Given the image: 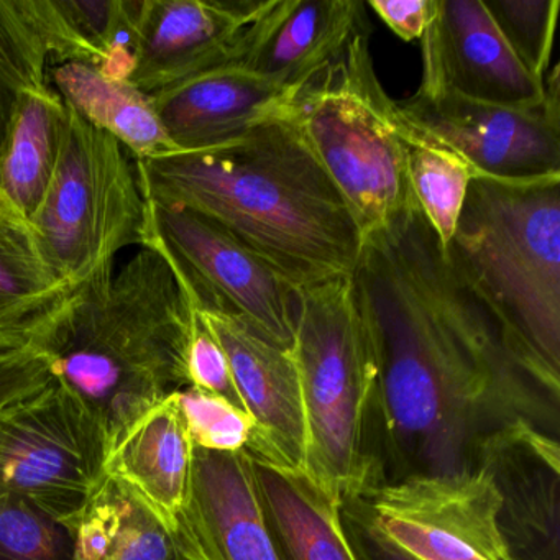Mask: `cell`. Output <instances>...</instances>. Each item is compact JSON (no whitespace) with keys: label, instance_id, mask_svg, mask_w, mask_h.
<instances>
[{"label":"cell","instance_id":"obj_1","mask_svg":"<svg viewBox=\"0 0 560 560\" xmlns=\"http://www.w3.org/2000/svg\"><path fill=\"white\" fill-rule=\"evenodd\" d=\"M350 283L372 355L362 493L474 474L488 435L514 419L557 438L559 398L527 369L419 206L363 235Z\"/></svg>","mask_w":560,"mask_h":560},{"label":"cell","instance_id":"obj_2","mask_svg":"<svg viewBox=\"0 0 560 560\" xmlns=\"http://www.w3.org/2000/svg\"><path fill=\"white\" fill-rule=\"evenodd\" d=\"M149 201L195 212L296 291L352 277L362 232L293 116L228 145L136 162Z\"/></svg>","mask_w":560,"mask_h":560},{"label":"cell","instance_id":"obj_3","mask_svg":"<svg viewBox=\"0 0 560 560\" xmlns=\"http://www.w3.org/2000/svg\"><path fill=\"white\" fill-rule=\"evenodd\" d=\"M196 307L149 247L84 284L42 336L55 378L103 422L110 452L150 409L188 388Z\"/></svg>","mask_w":560,"mask_h":560},{"label":"cell","instance_id":"obj_4","mask_svg":"<svg viewBox=\"0 0 560 560\" xmlns=\"http://www.w3.org/2000/svg\"><path fill=\"white\" fill-rule=\"evenodd\" d=\"M445 250L537 382L560 398V176H475Z\"/></svg>","mask_w":560,"mask_h":560},{"label":"cell","instance_id":"obj_5","mask_svg":"<svg viewBox=\"0 0 560 560\" xmlns=\"http://www.w3.org/2000/svg\"><path fill=\"white\" fill-rule=\"evenodd\" d=\"M370 35L369 21L339 60L298 96L293 110L362 237L418 206L406 165L405 120L376 77Z\"/></svg>","mask_w":560,"mask_h":560},{"label":"cell","instance_id":"obj_6","mask_svg":"<svg viewBox=\"0 0 560 560\" xmlns=\"http://www.w3.org/2000/svg\"><path fill=\"white\" fill-rule=\"evenodd\" d=\"M291 352L306 419V474L339 501L359 497L372 355L350 278L298 291Z\"/></svg>","mask_w":560,"mask_h":560},{"label":"cell","instance_id":"obj_7","mask_svg":"<svg viewBox=\"0 0 560 560\" xmlns=\"http://www.w3.org/2000/svg\"><path fill=\"white\" fill-rule=\"evenodd\" d=\"M147 199L127 150L67 104L60 152L31 222L61 280L84 287L142 245Z\"/></svg>","mask_w":560,"mask_h":560},{"label":"cell","instance_id":"obj_8","mask_svg":"<svg viewBox=\"0 0 560 560\" xmlns=\"http://www.w3.org/2000/svg\"><path fill=\"white\" fill-rule=\"evenodd\" d=\"M109 455L103 422L55 378L0 412V501L21 498L67 526L106 480Z\"/></svg>","mask_w":560,"mask_h":560},{"label":"cell","instance_id":"obj_9","mask_svg":"<svg viewBox=\"0 0 560 560\" xmlns=\"http://www.w3.org/2000/svg\"><path fill=\"white\" fill-rule=\"evenodd\" d=\"M168 261L192 306L228 314L293 349L298 291L229 232L208 219L147 199L142 245Z\"/></svg>","mask_w":560,"mask_h":560},{"label":"cell","instance_id":"obj_10","mask_svg":"<svg viewBox=\"0 0 560 560\" xmlns=\"http://www.w3.org/2000/svg\"><path fill=\"white\" fill-rule=\"evenodd\" d=\"M540 106L503 107L447 91H416L398 101L402 116L464 159L478 176L527 182L560 176L559 65L544 78Z\"/></svg>","mask_w":560,"mask_h":560},{"label":"cell","instance_id":"obj_11","mask_svg":"<svg viewBox=\"0 0 560 560\" xmlns=\"http://www.w3.org/2000/svg\"><path fill=\"white\" fill-rule=\"evenodd\" d=\"M378 529L418 560H514L500 498L481 471L419 477L360 494Z\"/></svg>","mask_w":560,"mask_h":560},{"label":"cell","instance_id":"obj_12","mask_svg":"<svg viewBox=\"0 0 560 560\" xmlns=\"http://www.w3.org/2000/svg\"><path fill=\"white\" fill-rule=\"evenodd\" d=\"M419 91H447L503 107H537L546 84L523 67L491 21L481 0H432L421 38Z\"/></svg>","mask_w":560,"mask_h":560},{"label":"cell","instance_id":"obj_13","mask_svg":"<svg viewBox=\"0 0 560 560\" xmlns=\"http://www.w3.org/2000/svg\"><path fill=\"white\" fill-rule=\"evenodd\" d=\"M270 0H143L129 83L152 94L237 60Z\"/></svg>","mask_w":560,"mask_h":560},{"label":"cell","instance_id":"obj_14","mask_svg":"<svg viewBox=\"0 0 560 560\" xmlns=\"http://www.w3.org/2000/svg\"><path fill=\"white\" fill-rule=\"evenodd\" d=\"M198 313L224 349L235 388L254 424L245 451L281 470L306 474V419L293 352L238 317Z\"/></svg>","mask_w":560,"mask_h":560},{"label":"cell","instance_id":"obj_15","mask_svg":"<svg viewBox=\"0 0 560 560\" xmlns=\"http://www.w3.org/2000/svg\"><path fill=\"white\" fill-rule=\"evenodd\" d=\"M477 471L500 498L498 526L514 560H560V448L556 435L514 419L488 435Z\"/></svg>","mask_w":560,"mask_h":560},{"label":"cell","instance_id":"obj_16","mask_svg":"<svg viewBox=\"0 0 560 560\" xmlns=\"http://www.w3.org/2000/svg\"><path fill=\"white\" fill-rule=\"evenodd\" d=\"M366 22L360 0H270L234 63L298 100Z\"/></svg>","mask_w":560,"mask_h":560},{"label":"cell","instance_id":"obj_17","mask_svg":"<svg viewBox=\"0 0 560 560\" xmlns=\"http://www.w3.org/2000/svg\"><path fill=\"white\" fill-rule=\"evenodd\" d=\"M150 97L176 152L228 145L264 124L293 116L296 103L293 94L234 61Z\"/></svg>","mask_w":560,"mask_h":560},{"label":"cell","instance_id":"obj_18","mask_svg":"<svg viewBox=\"0 0 560 560\" xmlns=\"http://www.w3.org/2000/svg\"><path fill=\"white\" fill-rule=\"evenodd\" d=\"M179 526L205 560H283L247 451L192 447L191 480Z\"/></svg>","mask_w":560,"mask_h":560},{"label":"cell","instance_id":"obj_19","mask_svg":"<svg viewBox=\"0 0 560 560\" xmlns=\"http://www.w3.org/2000/svg\"><path fill=\"white\" fill-rule=\"evenodd\" d=\"M67 527L77 560H205L182 526L109 474Z\"/></svg>","mask_w":560,"mask_h":560},{"label":"cell","instance_id":"obj_20","mask_svg":"<svg viewBox=\"0 0 560 560\" xmlns=\"http://www.w3.org/2000/svg\"><path fill=\"white\" fill-rule=\"evenodd\" d=\"M192 444L175 395L139 419L107 462V474L120 478L149 501L173 526L188 498Z\"/></svg>","mask_w":560,"mask_h":560},{"label":"cell","instance_id":"obj_21","mask_svg":"<svg viewBox=\"0 0 560 560\" xmlns=\"http://www.w3.org/2000/svg\"><path fill=\"white\" fill-rule=\"evenodd\" d=\"M254 470L283 560H359L343 529L340 501L329 491L304 471L281 470L257 458Z\"/></svg>","mask_w":560,"mask_h":560},{"label":"cell","instance_id":"obj_22","mask_svg":"<svg viewBox=\"0 0 560 560\" xmlns=\"http://www.w3.org/2000/svg\"><path fill=\"white\" fill-rule=\"evenodd\" d=\"M81 290L61 280L31 218L0 191V327L50 319Z\"/></svg>","mask_w":560,"mask_h":560},{"label":"cell","instance_id":"obj_23","mask_svg":"<svg viewBox=\"0 0 560 560\" xmlns=\"http://www.w3.org/2000/svg\"><path fill=\"white\" fill-rule=\"evenodd\" d=\"M51 78L65 103L88 124L114 137L136 162L176 152L152 97L127 81L83 63L57 65Z\"/></svg>","mask_w":560,"mask_h":560},{"label":"cell","instance_id":"obj_24","mask_svg":"<svg viewBox=\"0 0 560 560\" xmlns=\"http://www.w3.org/2000/svg\"><path fill=\"white\" fill-rule=\"evenodd\" d=\"M67 103L45 84L22 94L0 145V191L32 218L57 165Z\"/></svg>","mask_w":560,"mask_h":560},{"label":"cell","instance_id":"obj_25","mask_svg":"<svg viewBox=\"0 0 560 560\" xmlns=\"http://www.w3.org/2000/svg\"><path fill=\"white\" fill-rule=\"evenodd\" d=\"M402 120L406 165L412 192L422 214L442 245L447 247L457 229L468 186L478 176L477 172L457 153L412 126L405 116Z\"/></svg>","mask_w":560,"mask_h":560},{"label":"cell","instance_id":"obj_26","mask_svg":"<svg viewBox=\"0 0 560 560\" xmlns=\"http://www.w3.org/2000/svg\"><path fill=\"white\" fill-rule=\"evenodd\" d=\"M50 63L31 0H0V145L22 94L48 84Z\"/></svg>","mask_w":560,"mask_h":560},{"label":"cell","instance_id":"obj_27","mask_svg":"<svg viewBox=\"0 0 560 560\" xmlns=\"http://www.w3.org/2000/svg\"><path fill=\"white\" fill-rule=\"evenodd\" d=\"M501 37L534 77L544 80L559 21V0H481Z\"/></svg>","mask_w":560,"mask_h":560},{"label":"cell","instance_id":"obj_28","mask_svg":"<svg viewBox=\"0 0 560 560\" xmlns=\"http://www.w3.org/2000/svg\"><path fill=\"white\" fill-rule=\"evenodd\" d=\"M67 310L31 326L0 327V412L54 383V365L40 340Z\"/></svg>","mask_w":560,"mask_h":560},{"label":"cell","instance_id":"obj_29","mask_svg":"<svg viewBox=\"0 0 560 560\" xmlns=\"http://www.w3.org/2000/svg\"><path fill=\"white\" fill-rule=\"evenodd\" d=\"M0 560H77L70 529L21 498L0 501Z\"/></svg>","mask_w":560,"mask_h":560},{"label":"cell","instance_id":"obj_30","mask_svg":"<svg viewBox=\"0 0 560 560\" xmlns=\"http://www.w3.org/2000/svg\"><path fill=\"white\" fill-rule=\"evenodd\" d=\"M176 399L196 447L219 452L247 448L254 424L245 412L195 386L176 393Z\"/></svg>","mask_w":560,"mask_h":560},{"label":"cell","instance_id":"obj_31","mask_svg":"<svg viewBox=\"0 0 560 560\" xmlns=\"http://www.w3.org/2000/svg\"><path fill=\"white\" fill-rule=\"evenodd\" d=\"M188 375L189 386L211 393L247 415L241 395L235 388L228 355L214 334L208 329L205 320L199 316L198 310H196L195 330L189 343Z\"/></svg>","mask_w":560,"mask_h":560},{"label":"cell","instance_id":"obj_32","mask_svg":"<svg viewBox=\"0 0 560 560\" xmlns=\"http://www.w3.org/2000/svg\"><path fill=\"white\" fill-rule=\"evenodd\" d=\"M340 517L347 539L359 560H418L396 546L376 526L360 498L340 501Z\"/></svg>","mask_w":560,"mask_h":560},{"label":"cell","instance_id":"obj_33","mask_svg":"<svg viewBox=\"0 0 560 560\" xmlns=\"http://www.w3.org/2000/svg\"><path fill=\"white\" fill-rule=\"evenodd\" d=\"M366 8L405 42H421L432 18V0H370Z\"/></svg>","mask_w":560,"mask_h":560}]
</instances>
